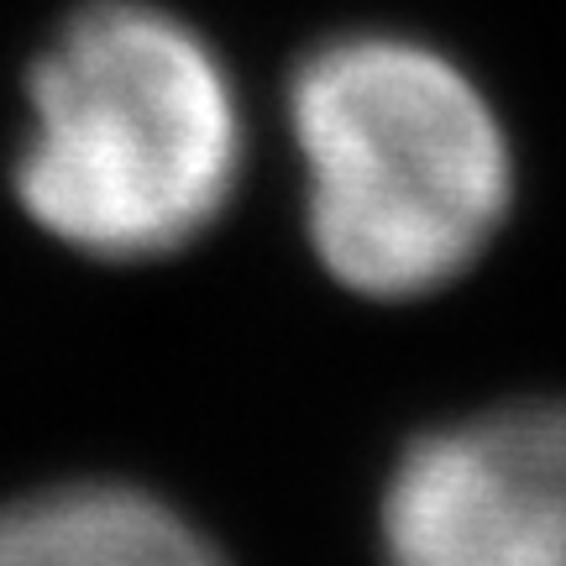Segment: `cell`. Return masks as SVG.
Listing matches in <instances>:
<instances>
[{
	"label": "cell",
	"instance_id": "obj_1",
	"mask_svg": "<svg viewBox=\"0 0 566 566\" xmlns=\"http://www.w3.org/2000/svg\"><path fill=\"white\" fill-rule=\"evenodd\" d=\"M310 242L367 300H415L478 263L514 195L483 90L409 38H342L294 74Z\"/></svg>",
	"mask_w": 566,
	"mask_h": 566
},
{
	"label": "cell",
	"instance_id": "obj_2",
	"mask_svg": "<svg viewBox=\"0 0 566 566\" xmlns=\"http://www.w3.org/2000/svg\"><path fill=\"white\" fill-rule=\"evenodd\" d=\"M237 174V90L168 11L90 6L32 69L17 195L59 242L105 263L163 258L221 216Z\"/></svg>",
	"mask_w": 566,
	"mask_h": 566
},
{
	"label": "cell",
	"instance_id": "obj_3",
	"mask_svg": "<svg viewBox=\"0 0 566 566\" xmlns=\"http://www.w3.org/2000/svg\"><path fill=\"white\" fill-rule=\"evenodd\" d=\"M388 566H566V405L525 399L441 424L384 493Z\"/></svg>",
	"mask_w": 566,
	"mask_h": 566
},
{
	"label": "cell",
	"instance_id": "obj_4",
	"mask_svg": "<svg viewBox=\"0 0 566 566\" xmlns=\"http://www.w3.org/2000/svg\"><path fill=\"white\" fill-rule=\"evenodd\" d=\"M0 566H226L153 493L80 483L0 509Z\"/></svg>",
	"mask_w": 566,
	"mask_h": 566
}]
</instances>
